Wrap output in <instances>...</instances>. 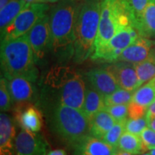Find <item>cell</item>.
Instances as JSON below:
<instances>
[{"label": "cell", "mask_w": 155, "mask_h": 155, "mask_svg": "<svg viewBox=\"0 0 155 155\" xmlns=\"http://www.w3.org/2000/svg\"><path fill=\"white\" fill-rule=\"evenodd\" d=\"M78 0H61L50 10V50L61 60L73 58Z\"/></svg>", "instance_id": "6da1fadb"}, {"label": "cell", "mask_w": 155, "mask_h": 155, "mask_svg": "<svg viewBox=\"0 0 155 155\" xmlns=\"http://www.w3.org/2000/svg\"><path fill=\"white\" fill-rule=\"evenodd\" d=\"M101 0L80 2L75 25V40L73 61H86L94 53L101 17Z\"/></svg>", "instance_id": "7a4b0ae2"}, {"label": "cell", "mask_w": 155, "mask_h": 155, "mask_svg": "<svg viewBox=\"0 0 155 155\" xmlns=\"http://www.w3.org/2000/svg\"><path fill=\"white\" fill-rule=\"evenodd\" d=\"M48 124L53 133L70 146L90 134V120L81 110L50 103Z\"/></svg>", "instance_id": "3957f363"}, {"label": "cell", "mask_w": 155, "mask_h": 155, "mask_svg": "<svg viewBox=\"0 0 155 155\" xmlns=\"http://www.w3.org/2000/svg\"><path fill=\"white\" fill-rule=\"evenodd\" d=\"M0 53L3 75L25 77L36 83L38 70L27 35L1 42Z\"/></svg>", "instance_id": "277c9868"}, {"label": "cell", "mask_w": 155, "mask_h": 155, "mask_svg": "<svg viewBox=\"0 0 155 155\" xmlns=\"http://www.w3.org/2000/svg\"><path fill=\"white\" fill-rule=\"evenodd\" d=\"M123 14L127 12L121 0H101L99 27L91 58L100 53L120 29L119 17Z\"/></svg>", "instance_id": "5b68a950"}, {"label": "cell", "mask_w": 155, "mask_h": 155, "mask_svg": "<svg viewBox=\"0 0 155 155\" xmlns=\"http://www.w3.org/2000/svg\"><path fill=\"white\" fill-rule=\"evenodd\" d=\"M48 9L49 6L45 3L28 2L14 20L1 31V42L14 40L28 34Z\"/></svg>", "instance_id": "8992f818"}, {"label": "cell", "mask_w": 155, "mask_h": 155, "mask_svg": "<svg viewBox=\"0 0 155 155\" xmlns=\"http://www.w3.org/2000/svg\"><path fill=\"white\" fill-rule=\"evenodd\" d=\"M87 87L84 79L77 73L59 90L46 96L50 103H57L82 111Z\"/></svg>", "instance_id": "52a82bcc"}, {"label": "cell", "mask_w": 155, "mask_h": 155, "mask_svg": "<svg viewBox=\"0 0 155 155\" xmlns=\"http://www.w3.org/2000/svg\"><path fill=\"white\" fill-rule=\"evenodd\" d=\"M139 37L141 35L139 31L133 25L119 29L104 49L98 55L91 57V59L104 63L116 62L122 52Z\"/></svg>", "instance_id": "ba28073f"}, {"label": "cell", "mask_w": 155, "mask_h": 155, "mask_svg": "<svg viewBox=\"0 0 155 155\" xmlns=\"http://www.w3.org/2000/svg\"><path fill=\"white\" fill-rule=\"evenodd\" d=\"M26 35L36 63L42 61L51 46L49 15L45 13L42 15Z\"/></svg>", "instance_id": "9c48e42d"}, {"label": "cell", "mask_w": 155, "mask_h": 155, "mask_svg": "<svg viewBox=\"0 0 155 155\" xmlns=\"http://www.w3.org/2000/svg\"><path fill=\"white\" fill-rule=\"evenodd\" d=\"M48 143L41 134L22 129L15 140V155H47Z\"/></svg>", "instance_id": "30bf717a"}, {"label": "cell", "mask_w": 155, "mask_h": 155, "mask_svg": "<svg viewBox=\"0 0 155 155\" xmlns=\"http://www.w3.org/2000/svg\"><path fill=\"white\" fill-rule=\"evenodd\" d=\"M89 86L104 96L113 94L120 88L114 73L108 67L94 68L86 73Z\"/></svg>", "instance_id": "8fae6325"}, {"label": "cell", "mask_w": 155, "mask_h": 155, "mask_svg": "<svg viewBox=\"0 0 155 155\" xmlns=\"http://www.w3.org/2000/svg\"><path fill=\"white\" fill-rule=\"evenodd\" d=\"M13 102L31 103L36 96L35 82L22 76L4 75Z\"/></svg>", "instance_id": "7c38bea8"}, {"label": "cell", "mask_w": 155, "mask_h": 155, "mask_svg": "<svg viewBox=\"0 0 155 155\" xmlns=\"http://www.w3.org/2000/svg\"><path fill=\"white\" fill-rule=\"evenodd\" d=\"M15 110V119L22 129L39 132L42 126V115L30 103L18 104Z\"/></svg>", "instance_id": "4fadbf2b"}, {"label": "cell", "mask_w": 155, "mask_h": 155, "mask_svg": "<svg viewBox=\"0 0 155 155\" xmlns=\"http://www.w3.org/2000/svg\"><path fill=\"white\" fill-rule=\"evenodd\" d=\"M71 147L73 155H116L119 151L116 147L90 134Z\"/></svg>", "instance_id": "5bb4252c"}, {"label": "cell", "mask_w": 155, "mask_h": 155, "mask_svg": "<svg viewBox=\"0 0 155 155\" xmlns=\"http://www.w3.org/2000/svg\"><path fill=\"white\" fill-rule=\"evenodd\" d=\"M107 67L115 75L121 88L134 92L140 87L134 64L116 61Z\"/></svg>", "instance_id": "9a60e30c"}, {"label": "cell", "mask_w": 155, "mask_h": 155, "mask_svg": "<svg viewBox=\"0 0 155 155\" xmlns=\"http://www.w3.org/2000/svg\"><path fill=\"white\" fill-rule=\"evenodd\" d=\"M153 42L149 38L139 37L122 52L117 61L137 64L146 60L152 52Z\"/></svg>", "instance_id": "2e32d148"}, {"label": "cell", "mask_w": 155, "mask_h": 155, "mask_svg": "<svg viewBox=\"0 0 155 155\" xmlns=\"http://www.w3.org/2000/svg\"><path fill=\"white\" fill-rule=\"evenodd\" d=\"M77 73L72 68L66 65H55L51 68L44 79L45 96L57 91Z\"/></svg>", "instance_id": "e0dca14e"}, {"label": "cell", "mask_w": 155, "mask_h": 155, "mask_svg": "<svg viewBox=\"0 0 155 155\" xmlns=\"http://www.w3.org/2000/svg\"><path fill=\"white\" fill-rule=\"evenodd\" d=\"M16 138L13 120L7 114H0V155H15Z\"/></svg>", "instance_id": "ac0fdd59"}, {"label": "cell", "mask_w": 155, "mask_h": 155, "mask_svg": "<svg viewBox=\"0 0 155 155\" xmlns=\"http://www.w3.org/2000/svg\"><path fill=\"white\" fill-rule=\"evenodd\" d=\"M134 28L141 37H155V0H150Z\"/></svg>", "instance_id": "d6986e66"}, {"label": "cell", "mask_w": 155, "mask_h": 155, "mask_svg": "<svg viewBox=\"0 0 155 155\" xmlns=\"http://www.w3.org/2000/svg\"><path fill=\"white\" fill-rule=\"evenodd\" d=\"M116 123L113 116L107 111L103 109L90 120V135L102 139Z\"/></svg>", "instance_id": "ffe728a7"}, {"label": "cell", "mask_w": 155, "mask_h": 155, "mask_svg": "<svg viewBox=\"0 0 155 155\" xmlns=\"http://www.w3.org/2000/svg\"><path fill=\"white\" fill-rule=\"evenodd\" d=\"M105 108L104 96L97 91L91 86H89L86 88V98L82 111L88 119L91 120L93 116Z\"/></svg>", "instance_id": "44dd1931"}, {"label": "cell", "mask_w": 155, "mask_h": 155, "mask_svg": "<svg viewBox=\"0 0 155 155\" xmlns=\"http://www.w3.org/2000/svg\"><path fill=\"white\" fill-rule=\"evenodd\" d=\"M118 149L135 155L144 154L148 151L140 135H135L127 131H124L120 138Z\"/></svg>", "instance_id": "7402d4cb"}, {"label": "cell", "mask_w": 155, "mask_h": 155, "mask_svg": "<svg viewBox=\"0 0 155 155\" xmlns=\"http://www.w3.org/2000/svg\"><path fill=\"white\" fill-rule=\"evenodd\" d=\"M28 4L25 0H11L0 9V28L1 31L10 24Z\"/></svg>", "instance_id": "603a6c76"}, {"label": "cell", "mask_w": 155, "mask_h": 155, "mask_svg": "<svg viewBox=\"0 0 155 155\" xmlns=\"http://www.w3.org/2000/svg\"><path fill=\"white\" fill-rule=\"evenodd\" d=\"M155 101V78L139 87L134 92L132 101L139 106L148 108Z\"/></svg>", "instance_id": "cb8c5ba5"}, {"label": "cell", "mask_w": 155, "mask_h": 155, "mask_svg": "<svg viewBox=\"0 0 155 155\" xmlns=\"http://www.w3.org/2000/svg\"><path fill=\"white\" fill-rule=\"evenodd\" d=\"M135 68L140 86L155 78V49L146 60L135 64Z\"/></svg>", "instance_id": "d4e9b609"}, {"label": "cell", "mask_w": 155, "mask_h": 155, "mask_svg": "<svg viewBox=\"0 0 155 155\" xmlns=\"http://www.w3.org/2000/svg\"><path fill=\"white\" fill-rule=\"evenodd\" d=\"M121 1L126 12L130 17L132 25L134 27L150 0H121Z\"/></svg>", "instance_id": "484cf974"}, {"label": "cell", "mask_w": 155, "mask_h": 155, "mask_svg": "<svg viewBox=\"0 0 155 155\" xmlns=\"http://www.w3.org/2000/svg\"><path fill=\"white\" fill-rule=\"evenodd\" d=\"M134 91L119 88L113 94L104 96L105 106L129 104L132 101Z\"/></svg>", "instance_id": "4316f807"}, {"label": "cell", "mask_w": 155, "mask_h": 155, "mask_svg": "<svg viewBox=\"0 0 155 155\" xmlns=\"http://www.w3.org/2000/svg\"><path fill=\"white\" fill-rule=\"evenodd\" d=\"M125 124L126 121L116 122L115 125L103 137L102 140L108 144L118 148L119 139L125 131Z\"/></svg>", "instance_id": "83f0119b"}, {"label": "cell", "mask_w": 155, "mask_h": 155, "mask_svg": "<svg viewBox=\"0 0 155 155\" xmlns=\"http://www.w3.org/2000/svg\"><path fill=\"white\" fill-rule=\"evenodd\" d=\"M12 98L9 93L7 81L5 77H2L0 80V109L2 112L7 111L12 105Z\"/></svg>", "instance_id": "f1b7e54d"}, {"label": "cell", "mask_w": 155, "mask_h": 155, "mask_svg": "<svg viewBox=\"0 0 155 155\" xmlns=\"http://www.w3.org/2000/svg\"><path fill=\"white\" fill-rule=\"evenodd\" d=\"M147 127H148V120L146 116L139 119H129L126 121L125 131L135 135H140Z\"/></svg>", "instance_id": "f546056e"}, {"label": "cell", "mask_w": 155, "mask_h": 155, "mask_svg": "<svg viewBox=\"0 0 155 155\" xmlns=\"http://www.w3.org/2000/svg\"><path fill=\"white\" fill-rule=\"evenodd\" d=\"M104 109L111 114L116 122L127 121L129 113V104L105 106Z\"/></svg>", "instance_id": "4dcf8cb0"}, {"label": "cell", "mask_w": 155, "mask_h": 155, "mask_svg": "<svg viewBox=\"0 0 155 155\" xmlns=\"http://www.w3.org/2000/svg\"><path fill=\"white\" fill-rule=\"evenodd\" d=\"M140 137L148 151L155 148V131L150 127H147L141 133Z\"/></svg>", "instance_id": "1f68e13d"}, {"label": "cell", "mask_w": 155, "mask_h": 155, "mask_svg": "<svg viewBox=\"0 0 155 155\" xmlns=\"http://www.w3.org/2000/svg\"><path fill=\"white\" fill-rule=\"evenodd\" d=\"M147 108L143 107L138 104H135L134 102L131 101L129 104V113L128 117L129 119H139L143 116H146Z\"/></svg>", "instance_id": "d6a6232c"}, {"label": "cell", "mask_w": 155, "mask_h": 155, "mask_svg": "<svg viewBox=\"0 0 155 155\" xmlns=\"http://www.w3.org/2000/svg\"><path fill=\"white\" fill-rule=\"evenodd\" d=\"M146 116L147 119L152 117H155V101L147 108Z\"/></svg>", "instance_id": "836d02e7"}, {"label": "cell", "mask_w": 155, "mask_h": 155, "mask_svg": "<svg viewBox=\"0 0 155 155\" xmlns=\"http://www.w3.org/2000/svg\"><path fill=\"white\" fill-rule=\"evenodd\" d=\"M47 155H67L66 152L64 150L62 149H58V150H54L49 151Z\"/></svg>", "instance_id": "e575fe53"}, {"label": "cell", "mask_w": 155, "mask_h": 155, "mask_svg": "<svg viewBox=\"0 0 155 155\" xmlns=\"http://www.w3.org/2000/svg\"><path fill=\"white\" fill-rule=\"evenodd\" d=\"M147 120H148V127L155 131V117L150 118Z\"/></svg>", "instance_id": "d590c367"}, {"label": "cell", "mask_w": 155, "mask_h": 155, "mask_svg": "<svg viewBox=\"0 0 155 155\" xmlns=\"http://www.w3.org/2000/svg\"><path fill=\"white\" fill-rule=\"evenodd\" d=\"M9 1H11V0H0V9H2Z\"/></svg>", "instance_id": "8d00e7d4"}, {"label": "cell", "mask_w": 155, "mask_h": 155, "mask_svg": "<svg viewBox=\"0 0 155 155\" xmlns=\"http://www.w3.org/2000/svg\"><path fill=\"white\" fill-rule=\"evenodd\" d=\"M116 155H135V154H130V153L124 152V151H121V150H119V151H118L117 153L116 154Z\"/></svg>", "instance_id": "74e56055"}, {"label": "cell", "mask_w": 155, "mask_h": 155, "mask_svg": "<svg viewBox=\"0 0 155 155\" xmlns=\"http://www.w3.org/2000/svg\"><path fill=\"white\" fill-rule=\"evenodd\" d=\"M61 1V0H45V3L49 2V3H57L58 2Z\"/></svg>", "instance_id": "f35d334b"}, {"label": "cell", "mask_w": 155, "mask_h": 155, "mask_svg": "<svg viewBox=\"0 0 155 155\" xmlns=\"http://www.w3.org/2000/svg\"><path fill=\"white\" fill-rule=\"evenodd\" d=\"M149 153H150L151 155H155V148L151 149V150H149Z\"/></svg>", "instance_id": "ab89813d"}, {"label": "cell", "mask_w": 155, "mask_h": 155, "mask_svg": "<svg viewBox=\"0 0 155 155\" xmlns=\"http://www.w3.org/2000/svg\"><path fill=\"white\" fill-rule=\"evenodd\" d=\"M26 2H30V3H33V2H36L35 0H25Z\"/></svg>", "instance_id": "60d3db41"}, {"label": "cell", "mask_w": 155, "mask_h": 155, "mask_svg": "<svg viewBox=\"0 0 155 155\" xmlns=\"http://www.w3.org/2000/svg\"><path fill=\"white\" fill-rule=\"evenodd\" d=\"M36 2H43L45 3V0H35Z\"/></svg>", "instance_id": "b9f144b4"}, {"label": "cell", "mask_w": 155, "mask_h": 155, "mask_svg": "<svg viewBox=\"0 0 155 155\" xmlns=\"http://www.w3.org/2000/svg\"><path fill=\"white\" fill-rule=\"evenodd\" d=\"M139 155H151L150 153H144V154H139Z\"/></svg>", "instance_id": "7bdbcfd3"}]
</instances>
